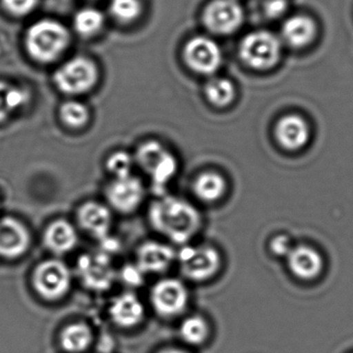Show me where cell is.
I'll use <instances>...</instances> for the list:
<instances>
[{
    "label": "cell",
    "mask_w": 353,
    "mask_h": 353,
    "mask_svg": "<svg viewBox=\"0 0 353 353\" xmlns=\"http://www.w3.org/2000/svg\"><path fill=\"white\" fill-rule=\"evenodd\" d=\"M243 11L237 0H212L203 12V23L212 34H234L243 22Z\"/></svg>",
    "instance_id": "9"
},
{
    "label": "cell",
    "mask_w": 353,
    "mask_h": 353,
    "mask_svg": "<svg viewBox=\"0 0 353 353\" xmlns=\"http://www.w3.org/2000/svg\"><path fill=\"white\" fill-rule=\"evenodd\" d=\"M77 243L78 234L75 227L63 219L51 223L45 230V245L49 251L57 255L69 253Z\"/></svg>",
    "instance_id": "20"
},
{
    "label": "cell",
    "mask_w": 353,
    "mask_h": 353,
    "mask_svg": "<svg viewBox=\"0 0 353 353\" xmlns=\"http://www.w3.org/2000/svg\"><path fill=\"white\" fill-rule=\"evenodd\" d=\"M286 260L291 274L299 280H315L321 274L324 268L323 259L319 252L309 245L293 247Z\"/></svg>",
    "instance_id": "15"
},
{
    "label": "cell",
    "mask_w": 353,
    "mask_h": 353,
    "mask_svg": "<svg viewBox=\"0 0 353 353\" xmlns=\"http://www.w3.org/2000/svg\"><path fill=\"white\" fill-rule=\"evenodd\" d=\"M282 44L278 37L266 30L247 34L239 45L241 61L258 71L272 69L281 59Z\"/></svg>",
    "instance_id": "5"
},
{
    "label": "cell",
    "mask_w": 353,
    "mask_h": 353,
    "mask_svg": "<svg viewBox=\"0 0 353 353\" xmlns=\"http://www.w3.org/2000/svg\"><path fill=\"white\" fill-rule=\"evenodd\" d=\"M176 259L183 276L199 283L214 278L222 264L220 254L210 245H183L176 254Z\"/></svg>",
    "instance_id": "7"
},
{
    "label": "cell",
    "mask_w": 353,
    "mask_h": 353,
    "mask_svg": "<svg viewBox=\"0 0 353 353\" xmlns=\"http://www.w3.org/2000/svg\"><path fill=\"white\" fill-rule=\"evenodd\" d=\"M204 94L210 104L218 108H225L235 98V88L226 78H214L206 83Z\"/></svg>",
    "instance_id": "25"
},
{
    "label": "cell",
    "mask_w": 353,
    "mask_h": 353,
    "mask_svg": "<svg viewBox=\"0 0 353 353\" xmlns=\"http://www.w3.org/2000/svg\"><path fill=\"white\" fill-rule=\"evenodd\" d=\"M150 225L157 232L176 245H187L201 227V216L187 200L163 196L148 210Z\"/></svg>",
    "instance_id": "1"
},
{
    "label": "cell",
    "mask_w": 353,
    "mask_h": 353,
    "mask_svg": "<svg viewBox=\"0 0 353 353\" xmlns=\"http://www.w3.org/2000/svg\"><path fill=\"white\" fill-rule=\"evenodd\" d=\"M32 236L28 227L13 216L0 219V257L16 259L30 249Z\"/></svg>",
    "instance_id": "13"
},
{
    "label": "cell",
    "mask_w": 353,
    "mask_h": 353,
    "mask_svg": "<svg viewBox=\"0 0 353 353\" xmlns=\"http://www.w3.org/2000/svg\"><path fill=\"white\" fill-rule=\"evenodd\" d=\"M74 28L79 36L92 38L100 34L105 26V17L102 12L94 8H84L74 16Z\"/></svg>",
    "instance_id": "24"
},
{
    "label": "cell",
    "mask_w": 353,
    "mask_h": 353,
    "mask_svg": "<svg viewBox=\"0 0 353 353\" xmlns=\"http://www.w3.org/2000/svg\"><path fill=\"white\" fill-rule=\"evenodd\" d=\"M179 334L190 345L203 344L210 334V327L206 320L201 316H190L181 322Z\"/></svg>",
    "instance_id": "27"
},
{
    "label": "cell",
    "mask_w": 353,
    "mask_h": 353,
    "mask_svg": "<svg viewBox=\"0 0 353 353\" xmlns=\"http://www.w3.org/2000/svg\"><path fill=\"white\" fill-rule=\"evenodd\" d=\"M136 265L145 274H162L176 259L172 248L158 241H146L137 250Z\"/></svg>",
    "instance_id": "14"
},
{
    "label": "cell",
    "mask_w": 353,
    "mask_h": 353,
    "mask_svg": "<svg viewBox=\"0 0 353 353\" xmlns=\"http://www.w3.org/2000/svg\"><path fill=\"white\" fill-rule=\"evenodd\" d=\"M32 281L34 290L42 299L59 301L71 288V270L61 260H45L34 268Z\"/></svg>",
    "instance_id": "6"
},
{
    "label": "cell",
    "mask_w": 353,
    "mask_h": 353,
    "mask_svg": "<svg viewBox=\"0 0 353 353\" xmlns=\"http://www.w3.org/2000/svg\"><path fill=\"white\" fill-rule=\"evenodd\" d=\"M77 220L83 230L100 241H105L112 225V214L107 206L88 201L78 210Z\"/></svg>",
    "instance_id": "17"
},
{
    "label": "cell",
    "mask_w": 353,
    "mask_h": 353,
    "mask_svg": "<svg viewBox=\"0 0 353 353\" xmlns=\"http://www.w3.org/2000/svg\"><path fill=\"white\" fill-rule=\"evenodd\" d=\"M111 15L121 23L136 21L143 11L141 0H111L109 5Z\"/></svg>",
    "instance_id": "28"
},
{
    "label": "cell",
    "mask_w": 353,
    "mask_h": 353,
    "mask_svg": "<svg viewBox=\"0 0 353 353\" xmlns=\"http://www.w3.org/2000/svg\"><path fill=\"white\" fill-rule=\"evenodd\" d=\"M30 90L0 80V125L30 102Z\"/></svg>",
    "instance_id": "21"
},
{
    "label": "cell",
    "mask_w": 353,
    "mask_h": 353,
    "mask_svg": "<svg viewBox=\"0 0 353 353\" xmlns=\"http://www.w3.org/2000/svg\"><path fill=\"white\" fill-rule=\"evenodd\" d=\"M109 314L117 325L123 328L135 327L143 321L145 307L137 295L123 293L113 299Z\"/></svg>",
    "instance_id": "18"
},
{
    "label": "cell",
    "mask_w": 353,
    "mask_h": 353,
    "mask_svg": "<svg viewBox=\"0 0 353 353\" xmlns=\"http://www.w3.org/2000/svg\"><path fill=\"white\" fill-rule=\"evenodd\" d=\"M77 272L82 283L92 290H107L114 282V268L109 256L103 252L80 256Z\"/></svg>",
    "instance_id": "11"
},
{
    "label": "cell",
    "mask_w": 353,
    "mask_h": 353,
    "mask_svg": "<svg viewBox=\"0 0 353 353\" xmlns=\"http://www.w3.org/2000/svg\"><path fill=\"white\" fill-rule=\"evenodd\" d=\"M274 136L281 148L289 152H297L309 142V125L299 115H286L276 123Z\"/></svg>",
    "instance_id": "16"
},
{
    "label": "cell",
    "mask_w": 353,
    "mask_h": 353,
    "mask_svg": "<svg viewBox=\"0 0 353 353\" xmlns=\"http://www.w3.org/2000/svg\"><path fill=\"white\" fill-rule=\"evenodd\" d=\"M150 303L158 315L165 318L176 317L187 309L189 291L177 279H163L152 287Z\"/></svg>",
    "instance_id": "8"
},
{
    "label": "cell",
    "mask_w": 353,
    "mask_h": 353,
    "mask_svg": "<svg viewBox=\"0 0 353 353\" xmlns=\"http://www.w3.org/2000/svg\"><path fill=\"white\" fill-rule=\"evenodd\" d=\"M160 353H187L185 351L181 350V349L169 348L165 349V350L161 351Z\"/></svg>",
    "instance_id": "34"
},
{
    "label": "cell",
    "mask_w": 353,
    "mask_h": 353,
    "mask_svg": "<svg viewBox=\"0 0 353 353\" xmlns=\"http://www.w3.org/2000/svg\"><path fill=\"white\" fill-rule=\"evenodd\" d=\"M144 274L137 265H128L121 272V276L127 284L138 286L143 282Z\"/></svg>",
    "instance_id": "33"
},
{
    "label": "cell",
    "mask_w": 353,
    "mask_h": 353,
    "mask_svg": "<svg viewBox=\"0 0 353 353\" xmlns=\"http://www.w3.org/2000/svg\"><path fill=\"white\" fill-rule=\"evenodd\" d=\"M270 251L279 257H287L290 253L292 245H291L290 239L286 235H276L270 241Z\"/></svg>",
    "instance_id": "32"
},
{
    "label": "cell",
    "mask_w": 353,
    "mask_h": 353,
    "mask_svg": "<svg viewBox=\"0 0 353 353\" xmlns=\"http://www.w3.org/2000/svg\"><path fill=\"white\" fill-rule=\"evenodd\" d=\"M100 78L98 65L86 57L69 59L55 71L53 81L59 92L80 96L94 90Z\"/></svg>",
    "instance_id": "4"
},
{
    "label": "cell",
    "mask_w": 353,
    "mask_h": 353,
    "mask_svg": "<svg viewBox=\"0 0 353 353\" xmlns=\"http://www.w3.org/2000/svg\"><path fill=\"white\" fill-rule=\"evenodd\" d=\"M109 204L121 214L135 212L143 201L144 187L138 177L129 176L114 179L106 188Z\"/></svg>",
    "instance_id": "12"
},
{
    "label": "cell",
    "mask_w": 353,
    "mask_h": 353,
    "mask_svg": "<svg viewBox=\"0 0 353 353\" xmlns=\"http://www.w3.org/2000/svg\"><path fill=\"white\" fill-rule=\"evenodd\" d=\"M183 59L192 71L208 76L220 69L223 54L220 47L212 39L195 37L185 44Z\"/></svg>",
    "instance_id": "10"
},
{
    "label": "cell",
    "mask_w": 353,
    "mask_h": 353,
    "mask_svg": "<svg viewBox=\"0 0 353 353\" xmlns=\"http://www.w3.org/2000/svg\"><path fill=\"white\" fill-rule=\"evenodd\" d=\"M59 119L70 129H81L90 121V109L79 101H65L59 107Z\"/></svg>",
    "instance_id": "26"
},
{
    "label": "cell",
    "mask_w": 353,
    "mask_h": 353,
    "mask_svg": "<svg viewBox=\"0 0 353 353\" xmlns=\"http://www.w3.org/2000/svg\"><path fill=\"white\" fill-rule=\"evenodd\" d=\"M227 183L220 173H201L196 177L193 183V193L198 200L204 203L219 201L226 193Z\"/></svg>",
    "instance_id": "22"
},
{
    "label": "cell",
    "mask_w": 353,
    "mask_h": 353,
    "mask_svg": "<svg viewBox=\"0 0 353 353\" xmlns=\"http://www.w3.org/2000/svg\"><path fill=\"white\" fill-rule=\"evenodd\" d=\"M136 164L152 179L156 191L164 189L177 172L176 158L156 140L140 144L136 150Z\"/></svg>",
    "instance_id": "3"
},
{
    "label": "cell",
    "mask_w": 353,
    "mask_h": 353,
    "mask_svg": "<svg viewBox=\"0 0 353 353\" xmlns=\"http://www.w3.org/2000/svg\"><path fill=\"white\" fill-rule=\"evenodd\" d=\"M92 342V328L88 324L77 322L69 324L61 334V344L70 353H81Z\"/></svg>",
    "instance_id": "23"
},
{
    "label": "cell",
    "mask_w": 353,
    "mask_h": 353,
    "mask_svg": "<svg viewBox=\"0 0 353 353\" xmlns=\"http://www.w3.org/2000/svg\"><path fill=\"white\" fill-rule=\"evenodd\" d=\"M39 0H1L3 9L13 17H26L34 11Z\"/></svg>",
    "instance_id": "30"
},
{
    "label": "cell",
    "mask_w": 353,
    "mask_h": 353,
    "mask_svg": "<svg viewBox=\"0 0 353 353\" xmlns=\"http://www.w3.org/2000/svg\"><path fill=\"white\" fill-rule=\"evenodd\" d=\"M71 34L61 22L42 19L34 22L26 30L24 45L26 52L39 63H51L67 51Z\"/></svg>",
    "instance_id": "2"
},
{
    "label": "cell",
    "mask_w": 353,
    "mask_h": 353,
    "mask_svg": "<svg viewBox=\"0 0 353 353\" xmlns=\"http://www.w3.org/2000/svg\"><path fill=\"white\" fill-rule=\"evenodd\" d=\"M317 30L312 18L295 15L283 24L282 40L292 48L301 49L309 46L315 40Z\"/></svg>",
    "instance_id": "19"
},
{
    "label": "cell",
    "mask_w": 353,
    "mask_h": 353,
    "mask_svg": "<svg viewBox=\"0 0 353 353\" xmlns=\"http://www.w3.org/2000/svg\"><path fill=\"white\" fill-rule=\"evenodd\" d=\"M288 9L287 0H268L264 6V13L270 19H279Z\"/></svg>",
    "instance_id": "31"
},
{
    "label": "cell",
    "mask_w": 353,
    "mask_h": 353,
    "mask_svg": "<svg viewBox=\"0 0 353 353\" xmlns=\"http://www.w3.org/2000/svg\"><path fill=\"white\" fill-rule=\"evenodd\" d=\"M134 162L135 160L131 154L125 152H117L109 157L106 167L115 179H119L132 175Z\"/></svg>",
    "instance_id": "29"
}]
</instances>
